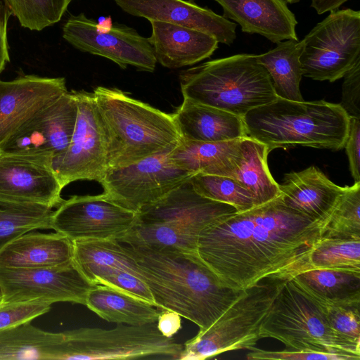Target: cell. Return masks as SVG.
I'll return each mask as SVG.
<instances>
[{"mask_svg":"<svg viewBox=\"0 0 360 360\" xmlns=\"http://www.w3.org/2000/svg\"><path fill=\"white\" fill-rule=\"evenodd\" d=\"M260 338H271L291 349L347 354L360 359V348L330 326L319 306L288 280L264 319Z\"/></svg>","mask_w":360,"mask_h":360,"instance_id":"7","label":"cell"},{"mask_svg":"<svg viewBox=\"0 0 360 360\" xmlns=\"http://www.w3.org/2000/svg\"><path fill=\"white\" fill-rule=\"evenodd\" d=\"M243 139L218 142L181 140L169 157L176 165L192 174L234 179L242 157Z\"/></svg>","mask_w":360,"mask_h":360,"instance_id":"25","label":"cell"},{"mask_svg":"<svg viewBox=\"0 0 360 360\" xmlns=\"http://www.w3.org/2000/svg\"><path fill=\"white\" fill-rule=\"evenodd\" d=\"M44 155L0 150V200L53 209L63 201V188Z\"/></svg>","mask_w":360,"mask_h":360,"instance_id":"15","label":"cell"},{"mask_svg":"<svg viewBox=\"0 0 360 360\" xmlns=\"http://www.w3.org/2000/svg\"><path fill=\"white\" fill-rule=\"evenodd\" d=\"M348 0H311V7L318 14L321 15L339 9V8Z\"/></svg>","mask_w":360,"mask_h":360,"instance_id":"46","label":"cell"},{"mask_svg":"<svg viewBox=\"0 0 360 360\" xmlns=\"http://www.w3.org/2000/svg\"><path fill=\"white\" fill-rule=\"evenodd\" d=\"M124 12L150 21L193 28L231 46L236 39L235 22L187 0H114Z\"/></svg>","mask_w":360,"mask_h":360,"instance_id":"18","label":"cell"},{"mask_svg":"<svg viewBox=\"0 0 360 360\" xmlns=\"http://www.w3.org/2000/svg\"><path fill=\"white\" fill-rule=\"evenodd\" d=\"M157 326L164 336L172 338L181 328V316L173 311L161 310Z\"/></svg>","mask_w":360,"mask_h":360,"instance_id":"45","label":"cell"},{"mask_svg":"<svg viewBox=\"0 0 360 360\" xmlns=\"http://www.w3.org/2000/svg\"><path fill=\"white\" fill-rule=\"evenodd\" d=\"M152 33L148 40L162 66L176 69L210 58L218 48L212 36L190 27L161 21H150Z\"/></svg>","mask_w":360,"mask_h":360,"instance_id":"22","label":"cell"},{"mask_svg":"<svg viewBox=\"0 0 360 360\" xmlns=\"http://www.w3.org/2000/svg\"><path fill=\"white\" fill-rule=\"evenodd\" d=\"M349 119L340 104L278 97L243 117L247 136L264 144L269 152L298 146L340 150L347 139Z\"/></svg>","mask_w":360,"mask_h":360,"instance_id":"3","label":"cell"},{"mask_svg":"<svg viewBox=\"0 0 360 360\" xmlns=\"http://www.w3.org/2000/svg\"><path fill=\"white\" fill-rule=\"evenodd\" d=\"M63 37L77 49L106 58L122 69L131 65L153 72L156 67L157 60L148 38L124 25L103 29L81 13L67 20Z\"/></svg>","mask_w":360,"mask_h":360,"instance_id":"12","label":"cell"},{"mask_svg":"<svg viewBox=\"0 0 360 360\" xmlns=\"http://www.w3.org/2000/svg\"><path fill=\"white\" fill-rule=\"evenodd\" d=\"M344 148L354 182H360V118L350 117Z\"/></svg>","mask_w":360,"mask_h":360,"instance_id":"43","label":"cell"},{"mask_svg":"<svg viewBox=\"0 0 360 360\" xmlns=\"http://www.w3.org/2000/svg\"><path fill=\"white\" fill-rule=\"evenodd\" d=\"M137 213L110 200L103 193L73 195L53 210L52 230L71 240L118 239L136 223Z\"/></svg>","mask_w":360,"mask_h":360,"instance_id":"13","label":"cell"},{"mask_svg":"<svg viewBox=\"0 0 360 360\" xmlns=\"http://www.w3.org/2000/svg\"><path fill=\"white\" fill-rule=\"evenodd\" d=\"M3 302L41 300L51 304L69 302L85 305L89 291L95 284L70 264L37 269L0 267Z\"/></svg>","mask_w":360,"mask_h":360,"instance_id":"14","label":"cell"},{"mask_svg":"<svg viewBox=\"0 0 360 360\" xmlns=\"http://www.w3.org/2000/svg\"><path fill=\"white\" fill-rule=\"evenodd\" d=\"M302 75L333 82L360 59V11L337 9L304 37Z\"/></svg>","mask_w":360,"mask_h":360,"instance_id":"9","label":"cell"},{"mask_svg":"<svg viewBox=\"0 0 360 360\" xmlns=\"http://www.w3.org/2000/svg\"><path fill=\"white\" fill-rule=\"evenodd\" d=\"M288 280L267 278L243 290L210 327L183 345L179 359L201 360L255 347L262 321Z\"/></svg>","mask_w":360,"mask_h":360,"instance_id":"6","label":"cell"},{"mask_svg":"<svg viewBox=\"0 0 360 360\" xmlns=\"http://www.w3.org/2000/svg\"><path fill=\"white\" fill-rule=\"evenodd\" d=\"M67 91L64 77L25 75L0 80V148L37 112Z\"/></svg>","mask_w":360,"mask_h":360,"instance_id":"17","label":"cell"},{"mask_svg":"<svg viewBox=\"0 0 360 360\" xmlns=\"http://www.w3.org/2000/svg\"><path fill=\"white\" fill-rule=\"evenodd\" d=\"M307 269L360 274V239L323 237L309 255Z\"/></svg>","mask_w":360,"mask_h":360,"instance_id":"34","label":"cell"},{"mask_svg":"<svg viewBox=\"0 0 360 360\" xmlns=\"http://www.w3.org/2000/svg\"><path fill=\"white\" fill-rule=\"evenodd\" d=\"M85 305L108 322L131 326L157 322L161 311L146 302L101 284L89 291Z\"/></svg>","mask_w":360,"mask_h":360,"instance_id":"26","label":"cell"},{"mask_svg":"<svg viewBox=\"0 0 360 360\" xmlns=\"http://www.w3.org/2000/svg\"><path fill=\"white\" fill-rule=\"evenodd\" d=\"M341 103L349 117L360 118V59L344 75Z\"/></svg>","mask_w":360,"mask_h":360,"instance_id":"42","label":"cell"},{"mask_svg":"<svg viewBox=\"0 0 360 360\" xmlns=\"http://www.w3.org/2000/svg\"><path fill=\"white\" fill-rule=\"evenodd\" d=\"M267 147L249 137L242 140V157L235 180L255 196L257 206L277 198L279 185L272 177L267 165Z\"/></svg>","mask_w":360,"mask_h":360,"instance_id":"31","label":"cell"},{"mask_svg":"<svg viewBox=\"0 0 360 360\" xmlns=\"http://www.w3.org/2000/svg\"><path fill=\"white\" fill-rule=\"evenodd\" d=\"M96 283L109 286L156 307L146 284L125 269H112L98 278Z\"/></svg>","mask_w":360,"mask_h":360,"instance_id":"40","label":"cell"},{"mask_svg":"<svg viewBox=\"0 0 360 360\" xmlns=\"http://www.w3.org/2000/svg\"><path fill=\"white\" fill-rule=\"evenodd\" d=\"M202 230L175 222L141 224L134 226L119 241L138 246L174 248L197 253Z\"/></svg>","mask_w":360,"mask_h":360,"instance_id":"32","label":"cell"},{"mask_svg":"<svg viewBox=\"0 0 360 360\" xmlns=\"http://www.w3.org/2000/svg\"><path fill=\"white\" fill-rule=\"evenodd\" d=\"M117 241L134 259L156 307L176 312L200 331L210 327L243 291L224 285L198 253Z\"/></svg>","mask_w":360,"mask_h":360,"instance_id":"2","label":"cell"},{"mask_svg":"<svg viewBox=\"0 0 360 360\" xmlns=\"http://www.w3.org/2000/svg\"><path fill=\"white\" fill-rule=\"evenodd\" d=\"M77 111L73 91H67L26 121L0 150L44 155L53 160L70 145Z\"/></svg>","mask_w":360,"mask_h":360,"instance_id":"16","label":"cell"},{"mask_svg":"<svg viewBox=\"0 0 360 360\" xmlns=\"http://www.w3.org/2000/svg\"><path fill=\"white\" fill-rule=\"evenodd\" d=\"M20 25L40 31L59 22L71 0H4Z\"/></svg>","mask_w":360,"mask_h":360,"instance_id":"37","label":"cell"},{"mask_svg":"<svg viewBox=\"0 0 360 360\" xmlns=\"http://www.w3.org/2000/svg\"><path fill=\"white\" fill-rule=\"evenodd\" d=\"M326 222L290 209L278 197L203 229L197 253L224 285L234 290L267 278L291 279L307 269Z\"/></svg>","mask_w":360,"mask_h":360,"instance_id":"1","label":"cell"},{"mask_svg":"<svg viewBox=\"0 0 360 360\" xmlns=\"http://www.w3.org/2000/svg\"><path fill=\"white\" fill-rule=\"evenodd\" d=\"M181 140L218 142L248 136L243 117L184 98L172 114Z\"/></svg>","mask_w":360,"mask_h":360,"instance_id":"24","label":"cell"},{"mask_svg":"<svg viewBox=\"0 0 360 360\" xmlns=\"http://www.w3.org/2000/svg\"><path fill=\"white\" fill-rule=\"evenodd\" d=\"M62 332L41 330L31 322L0 330V360H54Z\"/></svg>","mask_w":360,"mask_h":360,"instance_id":"30","label":"cell"},{"mask_svg":"<svg viewBox=\"0 0 360 360\" xmlns=\"http://www.w3.org/2000/svg\"><path fill=\"white\" fill-rule=\"evenodd\" d=\"M51 303L41 300L0 301V330L31 322L51 310Z\"/></svg>","mask_w":360,"mask_h":360,"instance_id":"39","label":"cell"},{"mask_svg":"<svg viewBox=\"0 0 360 360\" xmlns=\"http://www.w3.org/2000/svg\"><path fill=\"white\" fill-rule=\"evenodd\" d=\"M173 148L127 166L108 169L100 182L103 193L136 213L161 199L193 175L172 161L169 153Z\"/></svg>","mask_w":360,"mask_h":360,"instance_id":"10","label":"cell"},{"mask_svg":"<svg viewBox=\"0 0 360 360\" xmlns=\"http://www.w3.org/2000/svg\"><path fill=\"white\" fill-rule=\"evenodd\" d=\"M223 9L222 16L238 23L241 31L257 34L277 44L298 41L297 20L285 0H214Z\"/></svg>","mask_w":360,"mask_h":360,"instance_id":"20","label":"cell"},{"mask_svg":"<svg viewBox=\"0 0 360 360\" xmlns=\"http://www.w3.org/2000/svg\"><path fill=\"white\" fill-rule=\"evenodd\" d=\"M31 231L15 238L0 251V267L37 269L73 262V241L58 233Z\"/></svg>","mask_w":360,"mask_h":360,"instance_id":"23","label":"cell"},{"mask_svg":"<svg viewBox=\"0 0 360 360\" xmlns=\"http://www.w3.org/2000/svg\"><path fill=\"white\" fill-rule=\"evenodd\" d=\"M315 302L322 309L331 328L344 340L360 348V303Z\"/></svg>","mask_w":360,"mask_h":360,"instance_id":"38","label":"cell"},{"mask_svg":"<svg viewBox=\"0 0 360 360\" xmlns=\"http://www.w3.org/2000/svg\"><path fill=\"white\" fill-rule=\"evenodd\" d=\"M287 3L288 4H296V3H298L300 1V0H285Z\"/></svg>","mask_w":360,"mask_h":360,"instance_id":"47","label":"cell"},{"mask_svg":"<svg viewBox=\"0 0 360 360\" xmlns=\"http://www.w3.org/2000/svg\"><path fill=\"white\" fill-rule=\"evenodd\" d=\"M183 345L164 336L157 322L117 324L112 329L79 328L62 332L55 360L179 359Z\"/></svg>","mask_w":360,"mask_h":360,"instance_id":"8","label":"cell"},{"mask_svg":"<svg viewBox=\"0 0 360 360\" xmlns=\"http://www.w3.org/2000/svg\"><path fill=\"white\" fill-rule=\"evenodd\" d=\"M77 117L67 149L52 160V167L64 188L77 180L101 182L108 169V139L93 93L72 90Z\"/></svg>","mask_w":360,"mask_h":360,"instance_id":"11","label":"cell"},{"mask_svg":"<svg viewBox=\"0 0 360 360\" xmlns=\"http://www.w3.org/2000/svg\"><path fill=\"white\" fill-rule=\"evenodd\" d=\"M11 15L8 8L0 1V74L10 62L7 39L8 20Z\"/></svg>","mask_w":360,"mask_h":360,"instance_id":"44","label":"cell"},{"mask_svg":"<svg viewBox=\"0 0 360 360\" xmlns=\"http://www.w3.org/2000/svg\"><path fill=\"white\" fill-rule=\"evenodd\" d=\"M249 350L246 358L250 360H359V358L352 355L317 351L295 349L269 351L258 349L255 347Z\"/></svg>","mask_w":360,"mask_h":360,"instance_id":"41","label":"cell"},{"mask_svg":"<svg viewBox=\"0 0 360 360\" xmlns=\"http://www.w3.org/2000/svg\"><path fill=\"white\" fill-rule=\"evenodd\" d=\"M360 182L345 186L324 228L323 237L360 239Z\"/></svg>","mask_w":360,"mask_h":360,"instance_id":"36","label":"cell"},{"mask_svg":"<svg viewBox=\"0 0 360 360\" xmlns=\"http://www.w3.org/2000/svg\"><path fill=\"white\" fill-rule=\"evenodd\" d=\"M53 209L0 200V251L10 241L27 232L52 229Z\"/></svg>","mask_w":360,"mask_h":360,"instance_id":"33","label":"cell"},{"mask_svg":"<svg viewBox=\"0 0 360 360\" xmlns=\"http://www.w3.org/2000/svg\"><path fill=\"white\" fill-rule=\"evenodd\" d=\"M93 95L107 135L108 169L140 161L181 141L172 114L115 88L97 86Z\"/></svg>","mask_w":360,"mask_h":360,"instance_id":"4","label":"cell"},{"mask_svg":"<svg viewBox=\"0 0 360 360\" xmlns=\"http://www.w3.org/2000/svg\"><path fill=\"white\" fill-rule=\"evenodd\" d=\"M310 299L333 304L360 303V274L307 269L291 278Z\"/></svg>","mask_w":360,"mask_h":360,"instance_id":"27","label":"cell"},{"mask_svg":"<svg viewBox=\"0 0 360 360\" xmlns=\"http://www.w3.org/2000/svg\"><path fill=\"white\" fill-rule=\"evenodd\" d=\"M304 40H284L266 53L256 55L257 61L267 70L278 98L302 102L300 90L302 75L300 56Z\"/></svg>","mask_w":360,"mask_h":360,"instance_id":"28","label":"cell"},{"mask_svg":"<svg viewBox=\"0 0 360 360\" xmlns=\"http://www.w3.org/2000/svg\"><path fill=\"white\" fill-rule=\"evenodd\" d=\"M236 212L230 205L200 195L188 179L161 199L143 207L137 212L136 222H175L202 231Z\"/></svg>","mask_w":360,"mask_h":360,"instance_id":"19","label":"cell"},{"mask_svg":"<svg viewBox=\"0 0 360 360\" xmlns=\"http://www.w3.org/2000/svg\"><path fill=\"white\" fill-rule=\"evenodd\" d=\"M281 202L314 220L328 221L345 191L319 169L311 166L285 174L279 185Z\"/></svg>","mask_w":360,"mask_h":360,"instance_id":"21","label":"cell"},{"mask_svg":"<svg viewBox=\"0 0 360 360\" xmlns=\"http://www.w3.org/2000/svg\"><path fill=\"white\" fill-rule=\"evenodd\" d=\"M73 261L92 283L112 269H125L137 277L134 259L115 239H87L73 241ZM141 279V278H140Z\"/></svg>","mask_w":360,"mask_h":360,"instance_id":"29","label":"cell"},{"mask_svg":"<svg viewBox=\"0 0 360 360\" xmlns=\"http://www.w3.org/2000/svg\"><path fill=\"white\" fill-rule=\"evenodd\" d=\"M187 1H194L195 0H187Z\"/></svg>","mask_w":360,"mask_h":360,"instance_id":"49","label":"cell"},{"mask_svg":"<svg viewBox=\"0 0 360 360\" xmlns=\"http://www.w3.org/2000/svg\"><path fill=\"white\" fill-rule=\"evenodd\" d=\"M184 98L240 117L277 98L266 68L256 55L240 53L181 71Z\"/></svg>","mask_w":360,"mask_h":360,"instance_id":"5","label":"cell"},{"mask_svg":"<svg viewBox=\"0 0 360 360\" xmlns=\"http://www.w3.org/2000/svg\"><path fill=\"white\" fill-rule=\"evenodd\" d=\"M189 180L200 195L214 201L230 205L238 212L257 206L254 195L234 179L195 174Z\"/></svg>","mask_w":360,"mask_h":360,"instance_id":"35","label":"cell"},{"mask_svg":"<svg viewBox=\"0 0 360 360\" xmlns=\"http://www.w3.org/2000/svg\"><path fill=\"white\" fill-rule=\"evenodd\" d=\"M2 299H3V290H2L1 285L0 284V301H1Z\"/></svg>","mask_w":360,"mask_h":360,"instance_id":"48","label":"cell"}]
</instances>
